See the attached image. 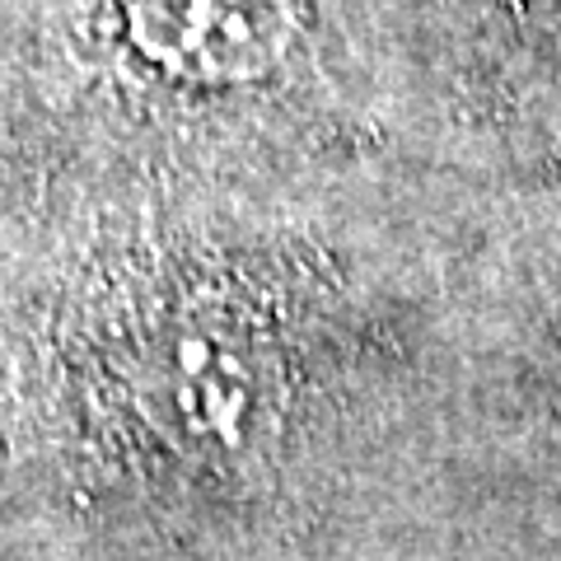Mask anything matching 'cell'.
<instances>
[{"label": "cell", "instance_id": "obj_1", "mask_svg": "<svg viewBox=\"0 0 561 561\" xmlns=\"http://www.w3.org/2000/svg\"><path fill=\"white\" fill-rule=\"evenodd\" d=\"M131 24L160 61L210 76H249L286 43L276 0H131Z\"/></svg>", "mask_w": 561, "mask_h": 561}]
</instances>
